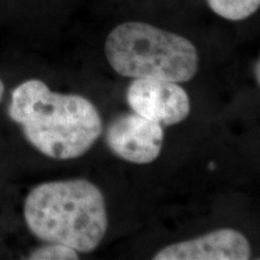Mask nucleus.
I'll return each mask as SVG.
<instances>
[{
    "label": "nucleus",
    "instance_id": "7ed1b4c3",
    "mask_svg": "<svg viewBox=\"0 0 260 260\" xmlns=\"http://www.w3.org/2000/svg\"><path fill=\"white\" fill-rule=\"evenodd\" d=\"M107 61L132 79L188 82L199 70V53L188 39L145 22H124L110 31Z\"/></svg>",
    "mask_w": 260,
    "mask_h": 260
},
{
    "label": "nucleus",
    "instance_id": "f03ea898",
    "mask_svg": "<svg viewBox=\"0 0 260 260\" xmlns=\"http://www.w3.org/2000/svg\"><path fill=\"white\" fill-rule=\"evenodd\" d=\"M23 214L29 232L39 240L79 253L93 252L109 226L104 194L84 178L34 187L25 198Z\"/></svg>",
    "mask_w": 260,
    "mask_h": 260
},
{
    "label": "nucleus",
    "instance_id": "9d476101",
    "mask_svg": "<svg viewBox=\"0 0 260 260\" xmlns=\"http://www.w3.org/2000/svg\"><path fill=\"white\" fill-rule=\"evenodd\" d=\"M259 81H260V79H259V61H256V82H258V84H259Z\"/></svg>",
    "mask_w": 260,
    "mask_h": 260
},
{
    "label": "nucleus",
    "instance_id": "6e6552de",
    "mask_svg": "<svg viewBox=\"0 0 260 260\" xmlns=\"http://www.w3.org/2000/svg\"><path fill=\"white\" fill-rule=\"evenodd\" d=\"M27 259L30 260H77L80 259L79 252L69 246L61 243H47L38 247Z\"/></svg>",
    "mask_w": 260,
    "mask_h": 260
},
{
    "label": "nucleus",
    "instance_id": "f257e3e1",
    "mask_svg": "<svg viewBox=\"0 0 260 260\" xmlns=\"http://www.w3.org/2000/svg\"><path fill=\"white\" fill-rule=\"evenodd\" d=\"M8 113L32 147L58 160L87 153L103 133L102 116L90 100L53 92L37 79L12 90Z\"/></svg>",
    "mask_w": 260,
    "mask_h": 260
},
{
    "label": "nucleus",
    "instance_id": "20e7f679",
    "mask_svg": "<svg viewBox=\"0 0 260 260\" xmlns=\"http://www.w3.org/2000/svg\"><path fill=\"white\" fill-rule=\"evenodd\" d=\"M126 102L138 115L169 126L189 116L190 100L177 82L157 79H134L126 90Z\"/></svg>",
    "mask_w": 260,
    "mask_h": 260
},
{
    "label": "nucleus",
    "instance_id": "0eeeda50",
    "mask_svg": "<svg viewBox=\"0 0 260 260\" xmlns=\"http://www.w3.org/2000/svg\"><path fill=\"white\" fill-rule=\"evenodd\" d=\"M210 9L228 21H243L258 11L260 0H206Z\"/></svg>",
    "mask_w": 260,
    "mask_h": 260
},
{
    "label": "nucleus",
    "instance_id": "1a4fd4ad",
    "mask_svg": "<svg viewBox=\"0 0 260 260\" xmlns=\"http://www.w3.org/2000/svg\"><path fill=\"white\" fill-rule=\"evenodd\" d=\"M4 93H5V84L3 82V80L0 79V103L3 102V98H4Z\"/></svg>",
    "mask_w": 260,
    "mask_h": 260
},
{
    "label": "nucleus",
    "instance_id": "39448f33",
    "mask_svg": "<svg viewBox=\"0 0 260 260\" xmlns=\"http://www.w3.org/2000/svg\"><path fill=\"white\" fill-rule=\"evenodd\" d=\"M164 130L159 123L138 113L113 119L106 132V144L117 157L134 164H149L160 155Z\"/></svg>",
    "mask_w": 260,
    "mask_h": 260
},
{
    "label": "nucleus",
    "instance_id": "423d86ee",
    "mask_svg": "<svg viewBox=\"0 0 260 260\" xmlns=\"http://www.w3.org/2000/svg\"><path fill=\"white\" fill-rule=\"evenodd\" d=\"M252 249L242 233L235 229L213 230L206 235L164 247L154 260H248Z\"/></svg>",
    "mask_w": 260,
    "mask_h": 260
}]
</instances>
